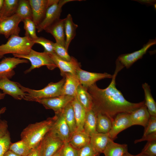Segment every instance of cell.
<instances>
[{"label":"cell","instance_id":"obj_1","mask_svg":"<svg viewBox=\"0 0 156 156\" xmlns=\"http://www.w3.org/2000/svg\"><path fill=\"white\" fill-rule=\"evenodd\" d=\"M116 69L109 85L105 88H99L96 83L88 88L92 101V109L96 114L105 115L112 121L118 114H130L144 105V101L133 103L127 101L116 86V78L124 67L116 62Z\"/></svg>","mask_w":156,"mask_h":156},{"label":"cell","instance_id":"obj_2","mask_svg":"<svg viewBox=\"0 0 156 156\" xmlns=\"http://www.w3.org/2000/svg\"><path fill=\"white\" fill-rule=\"evenodd\" d=\"M53 122V118L29 125L22 131L21 140L33 149L40 144L45 135L50 131Z\"/></svg>","mask_w":156,"mask_h":156},{"label":"cell","instance_id":"obj_3","mask_svg":"<svg viewBox=\"0 0 156 156\" xmlns=\"http://www.w3.org/2000/svg\"><path fill=\"white\" fill-rule=\"evenodd\" d=\"M34 44L32 40L26 36H11L5 44L0 45V59L8 53L27 55Z\"/></svg>","mask_w":156,"mask_h":156},{"label":"cell","instance_id":"obj_4","mask_svg":"<svg viewBox=\"0 0 156 156\" xmlns=\"http://www.w3.org/2000/svg\"><path fill=\"white\" fill-rule=\"evenodd\" d=\"M65 81L64 77L56 83L51 82L43 88L35 90L26 88L17 82L18 87L26 95L24 99L33 101L37 99L51 98L61 95L62 89Z\"/></svg>","mask_w":156,"mask_h":156},{"label":"cell","instance_id":"obj_5","mask_svg":"<svg viewBox=\"0 0 156 156\" xmlns=\"http://www.w3.org/2000/svg\"><path fill=\"white\" fill-rule=\"evenodd\" d=\"M12 54L15 57L25 59L30 62L31 66L29 69L25 71V73H27L35 68L44 66L50 70H53L57 67L49 54L44 52H38L31 49L27 55Z\"/></svg>","mask_w":156,"mask_h":156},{"label":"cell","instance_id":"obj_6","mask_svg":"<svg viewBox=\"0 0 156 156\" xmlns=\"http://www.w3.org/2000/svg\"><path fill=\"white\" fill-rule=\"evenodd\" d=\"M75 1L56 0L54 3L48 8L43 20L36 26L38 32H40L44 30L46 28L60 19L63 6L67 3Z\"/></svg>","mask_w":156,"mask_h":156},{"label":"cell","instance_id":"obj_7","mask_svg":"<svg viewBox=\"0 0 156 156\" xmlns=\"http://www.w3.org/2000/svg\"><path fill=\"white\" fill-rule=\"evenodd\" d=\"M55 114L53 117V122L49 131L64 142H68L70 133L63 110Z\"/></svg>","mask_w":156,"mask_h":156},{"label":"cell","instance_id":"obj_8","mask_svg":"<svg viewBox=\"0 0 156 156\" xmlns=\"http://www.w3.org/2000/svg\"><path fill=\"white\" fill-rule=\"evenodd\" d=\"M64 143L49 131L39 144L41 156H53L62 148Z\"/></svg>","mask_w":156,"mask_h":156},{"label":"cell","instance_id":"obj_9","mask_svg":"<svg viewBox=\"0 0 156 156\" xmlns=\"http://www.w3.org/2000/svg\"><path fill=\"white\" fill-rule=\"evenodd\" d=\"M156 44V39H149L147 43L144 44L142 48L133 52L120 55L116 59V62L124 67L130 68L138 60L141 59L152 46Z\"/></svg>","mask_w":156,"mask_h":156},{"label":"cell","instance_id":"obj_10","mask_svg":"<svg viewBox=\"0 0 156 156\" xmlns=\"http://www.w3.org/2000/svg\"><path fill=\"white\" fill-rule=\"evenodd\" d=\"M74 97L68 95H60L51 98L37 99L34 101L42 104L46 109H52L55 113L62 111Z\"/></svg>","mask_w":156,"mask_h":156},{"label":"cell","instance_id":"obj_11","mask_svg":"<svg viewBox=\"0 0 156 156\" xmlns=\"http://www.w3.org/2000/svg\"><path fill=\"white\" fill-rule=\"evenodd\" d=\"M22 20L16 14L0 20V34L6 38L13 35H19L20 29L18 26Z\"/></svg>","mask_w":156,"mask_h":156},{"label":"cell","instance_id":"obj_12","mask_svg":"<svg viewBox=\"0 0 156 156\" xmlns=\"http://www.w3.org/2000/svg\"><path fill=\"white\" fill-rule=\"evenodd\" d=\"M56 0H29L31 9L32 21L36 26L42 21L48 8Z\"/></svg>","mask_w":156,"mask_h":156},{"label":"cell","instance_id":"obj_13","mask_svg":"<svg viewBox=\"0 0 156 156\" xmlns=\"http://www.w3.org/2000/svg\"><path fill=\"white\" fill-rule=\"evenodd\" d=\"M76 75L80 83L88 88L99 80L105 78H112L113 75L107 73H103L89 72L79 68L76 70Z\"/></svg>","mask_w":156,"mask_h":156},{"label":"cell","instance_id":"obj_14","mask_svg":"<svg viewBox=\"0 0 156 156\" xmlns=\"http://www.w3.org/2000/svg\"><path fill=\"white\" fill-rule=\"evenodd\" d=\"M27 60L14 57H5L0 62V80L11 78L15 74L14 69L21 64L27 63Z\"/></svg>","mask_w":156,"mask_h":156},{"label":"cell","instance_id":"obj_15","mask_svg":"<svg viewBox=\"0 0 156 156\" xmlns=\"http://www.w3.org/2000/svg\"><path fill=\"white\" fill-rule=\"evenodd\" d=\"M132 126L130 114L120 113L114 118L111 129L108 133L111 139L114 141L120 132Z\"/></svg>","mask_w":156,"mask_h":156},{"label":"cell","instance_id":"obj_16","mask_svg":"<svg viewBox=\"0 0 156 156\" xmlns=\"http://www.w3.org/2000/svg\"><path fill=\"white\" fill-rule=\"evenodd\" d=\"M49 55L57 67L60 69L62 76L65 73L76 74V70L80 68V63L73 57L70 61H67L60 59L55 53Z\"/></svg>","mask_w":156,"mask_h":156},{"label":"cell","instance_id":"obj_17","mask_svg":"<svg viewBox=\"0 0 156 156\" xmlns=\"http://www.w3.org/2000/svg\"><path fill=\"white\" fill-rule=\"evenodd\" d=\"M0 89L5 94H8L17 100L23 99L26 95L18 87L17 82L6 78L0 80Z\"/></svg>","mask_w":156,"mask_h":156},{"label":"cell","instance_id":"obj_18","mask_svg":"<svg viewBox=\"0 0 156 156\" xmlns=\"http://www.w3.org/2000/svg\"><path fill=\"white\" fill-rule=\"evenodd\" d=\"M65 79L63 86L61 95H68L75 97L77 88L80 84L76 74L65 73L62 75Z\"/></svg>","mask_w":156,"mask_h":156},{"label":"cell","instance_id":"obj_19","mask_svg":"<svg viewBox=\"0 0 156 156\" xmlns=\"http://www.w3.org/2000/svg\"><path fill=\"white\" fill-rule=\"evenodd\" d=\"M64 22L65 18H60L46 28L44 30L53 36L56 43L65 47Z\"/></svg>","mask_w":156,"mask_h":156},{"label":"cell","instance_id":"obj_20","mask_svg":"<svg viewBox=\"0 0 156 156\" xmlns=\"http://www.w3.org/2000/svg\"><path fill=\"white\" fill-rule=\"evenodd\" d=\"M112 140L108 133H97L90 136V144L99 154L103 153L107 145Z\"/></svg>","mask_w":156,"mask_h":156},{"label":"cell","instance_id":"obj_21","mask_svg":"<svg viewBox=\"0 0 156 156\" xmlns=\"http://www.w3.org/2000/svg\"><path fill=\"white\" fill-rule=\"evenodd\" d=\"M132 126L140 125L145 128L147 125L150 115L144 105L130 114Z\"/></svg>","mask_w":156,"mask_h":156},{"label":"cell","instance_id":"obj_22","mask_svg":"<svg viewBox=\"0 0 156 156\" xmlns=\"http://www.w3.org/2000/svg\"><path fill=\"white\" fill-rule=\"evenodd\" d=\"M90 136L83 131H76L71 134L68 142L75 148L79 150L90 143Z\"/></svg>","mask_w":156,"mask_h":156},{"label":"cell","instance_id":"obj_23","mask_svg":"<svg viewBox=\"0 0 156 156\" xmlns=\"http://www.w3.org/2000/svg\"><path fill=\"white\" fill-rule=\"evenodd\" d=\"M76 120V131H83L86 111L79 102L76 96L71 101Z\"/></svg>","mask_w":156,"mask_h":156},{"label":"cell","instance_id":"obj_24","mask_svg":"<svg viewBox=\"0 0 156 156\" xmlns=\"http://www.w3.org/2000/svg\"><path fill=\"white\" fill-rule=\"evenodd\" d=\"M78 25L73 21L71 15L69 14L65 18L64 32L65 37V47L68 50L70 44L76 34Z\"/></svg>","mask_w":156,"mask_h":156},{"label":"cell","instance_id":"obj_25","mask_svg":"<svg viewBox=\"0 0 156 156\" xmlns=\"http://www.w3.org/2000/svg\"><path fill=\"white\" fill-rule=\"evenodd\" d=\"M127 151V144H118L111 140L103 153L105 156H123Z\"/></svg>","mask_w":156,"mask_h":156},{"label":"cell","instance_id":"obj_26","mask_svg":"<svg viewBox=\"0 0 156 156\" xmlns=\"http://www.w3.org/2000/svg\"><path fill=\"white\" fill-rule=\"evenodd\" d=\"M76 96L79 102L86 112L92 109V101L91 95L87 88L81 84L77 88Z\"/></svg>","mask_w":156,"mask_h":156},{"label":"cell","instance_id":"obj_27","mask_svg":"<svg viewBox=\"0 0 156 156\" xmlns=\"http://www.w3.org/2000/svg\"><path fill=\"white\" fill-rule=\"evenodd\" d=\"M83 130L90 136L98 133L96 131V115L92 109L86 112Z\"/></svg>","mask_w":156,"mask_h":156},{"label":"cell","instance_id":"obj_28","mask_svg":"<svg viewBox=\"0 0 156 156\" xmlns=\"http://www.w3.org/2000/svg\"><path fill=\"white\" fill-rule=\"evenodd\" d=\"M142 86L144 93V105L150 116H156V103L151 94L150 86L146 83Z\"/></svg>","mask_w":156,"mask_h":156},{"label":"cell","instance_id":"obj_29","mask_svg":"<svg viewBox=\"0 0 156 156\" xmlns=\"http://www.w3.org/2000/svg\"><path fill=\"white\" fill-rule=\"evenodd\" d=\"M18 2V0H4L0 11V20L15 14Z\"/></svg>","mask_w":156,"mask_h":156},{"label":"cell","instance_id":"obj_30","mask_svg":"<svg viewBox=\"0 0 156 156\" xmlns=\"http://www.w3.org/2000/svg\"><path fill=\"white\" fill-rule=\"evenodd\" d=\"M63 111L71 135L77 130L76 120L71 102L66 106Z\"/></svg>","mask_w":156,"mask_h":156},{"label":"cell","instance_id":"obj_31","mask_svg":"<svg viewBox=\"0 0 156 156\" xmlns=\"http://www.w3.org/2000/svg\"><path fill=\"white\" fill-rule=\"evenodd\" d=\"M96 115V131L99 133H108L110 130L112 121L107 116L100 113Z\"/></svg>","mask_w":156,"mask_h":156},{"label":"cell","instance_id":"obj_32","mask_svg":"<svg viewBox=\"0 0 156 156\" xmlns=\"http://www.w3.org/2000/svg\"><path fill=\"white\" fill-rule=\"evenodd\" d=\"M16 14L20 17L22 21L27 18L32 20V10L29 0H18Z\"/></svg>","mask_w":156,"mask_h":156},{"label":"cell","instance_id":"obj_33","mask_svg":"<svg viewBox=\"0 0 156 156\" xmlns=\"http://www.w3.org/2000/svg\"><path fill=\"white\" fill-rule=\"evenodd\" d=\"M10 150L20 156H26L33 149H31L23 141L11 143L9 148Z\"/></svg>","mask_w":156,"mask_h":156},{"label":"cell","instance_id":"obj_34","mask_svg":"<svg viewBox=\"0 0 156 156\" xmlns=\"http://www.w3.org/2000/svg\"><path fill=\"white\" fill-rule=\"evenodd\" d=\"M22 21L24 23V28L25 30V36L33 41L37 38L38 37L36 32V26L32 20L27 18Z\"/></svg>","mask_w":156,"mask_h":156},{"label":"cell","instance_id":"obj_35","mask_svg":"<svg viewBox=\"0 0 156 156\" xmlns=\"http://www.w3.org/2000/svg\"><path fill=\"white\" fill-rule=\"evenodd\" d=\"M34 43L41 45L44 49V52L49 54L54 53V43L53 42L43 37H38L33 40Z\"/></svg>","mask_w":156,"mask_h":156},{"label":"cell","instance_id":"obj_36","mask_svg":"<svg viewBox=\"0 0 156 156\" xmlns=\"http://www.w3.org/2000/svg\"><path fill=\"white\" fill-rule=\"evenodd\" d=\"M54 53L60 59L67 61L71 60L72 57L69 55L68 50L64 46L55 42L54 43Z\"/></svg>","mask_w":156,"mask_h":156},{"label":"cell","instance_id":"obj_37","mask_svg":"<svg viewBox=\"0 0 156 156\" xmlns=\"http://www.w3.org/2000/svg\"><path fill=\"white\" fill-rule=\"evenodd\" d=\"M11 143L10 133L8 131L0 138V156H3L9 149Z\"/></svg>","mask_w":156,"mask_h":156},{"label":"cell","instance_id":"obj_38","mask_svg":"<svg viewBox=\"0 0 156 156\" xmlns=\"http://www.w3.org/2000/svg\"><path fill=\"white\" fill-rule=\"evenodd\" d=\"M140 153L149 156H156V140L148 141Z\"/></svg>","mask_w":156,"mask_h":156},{"label":"cell","instance_id":"obj_39","mask_svg":"<svg viewBox=\"0 0 156 156\" xmlns=\"http://www.w3.org/2000/svg\"><path fill=\"white\" fill-rule=\"evenodd\" d=\"M78 150L72 146L68 142H64L62 147V156H78Z\"/></svg>","mask_w":156,"mask_h":156},{"label":"cell","instance_id":"obj_40","mask_svg":"<svg viewBox=\"0 0 156 156\" xmlns=\"http://www.w3.org/2000/svg\"><path fill=\"white\" fill-rule=\"evenodd\" d=\"M154 133H156V116H151L147 125L144 128L142 137Z\"/></svg>","mask_w":156,"mask_h":156},{"label":"cell","instance_id":"obj_41","mask_svg":"<svg viewBox=\"0 0 156 156\" xmlns=\"http://www.w3.org/2000/svg\"><path fill=\"white\" fill-rule=\"evenodd\" d=\"M90 144L78 150V156H99Z\"/></svg>","mask_w":156,"mask_h":156},{"label":"cell","instance_id":"obj_42","mask_svg":"<svg viewBox=\"0 0 156 156\" xmlns=\"http://www.w3.org/2000/svg\"><path fill=\"white\" fill-rule=\"evenodd\" d=\"M7 122L5 120L0 119V138L8 131Z\"/></svg>","mask_w":156,"mask_h":156},{"label":"cell","instance_id":"obj_43","mask_svg":"<svg viewBox=\"0 0 156 156\" xmlns=\"http://www.w3.org/2000/svg\"><path fill=\"white\" fill-rule=\"evenodd\" d=\"M154 140H156V133H153L142 137L141 139L135 140L134 142L135 143H137L138 142L145 140L148 141Z\"/></svg>","mask_w":156,"mask_h":156},{"label":"cell","instance_id":"obj_44","mask_svg":"<svg viewBox=\"0 0 156 156\" xmlns=\"http://www.w3.org/2000/svg\"><path fill=\"white\" fill-rule=\"evenodd\" d=\"M138 1L141 4H144L147 6L154 5L156 3V0H134Z\"/></svg>","mask_w":156,"mask_h":156},{"label":"cell","instance_id":"obj_45","mask_svg":"<svg viewBox=\"0 0 156 156\" xmlns=\"http://www.w3.org/2000/svg\"><path fill=\"white\" fill-rule=\"evenodd\" d=\"M26 156H41L39 144Z\"/></svg>","mask_w":156,"mask_h":156},{"label":"cell","instance_id":"obj_46","mask_svg":"<svg viewBox=\"0 0 156 156\" xmlns=\"http://www.w3.org/2000/svg\"><path fill=\"white\" fill-rule=\"evenodd\" d=\"M3 156H20L11 151L8 150L5 154Z\"/></svg>","mask_w":156,"mask_h":156},{"label":"cell","instance_id":"obj_47","mask_svg":"<svg viewBox=\"0 0 156 156\" xmlns=\"http://www.w3.org/2000/svg\"><path fill=\"white\" fill-rule=\"evenodd\" d=\"M6 110V107H3L0 109V117L1 114H3L5 112Z\"/></svg>","mask_w":156,"mask_h":156},{"label":"cell","instance_id":"obj_48","mask_svg":"<svg viewBox=\"0 0 156 156\" xmlns=\"http://www.w3.org/2000/svg\"><path fill=\"white\" fill-rule=\"evenodd\" d=\"M53 156H62V148Z\"/></svg>","mask_w":156,"mask_h":156},{"label":"cell","instance_id":"obj_49","mask_svg":"<svg viewBox=\"0 0 156 156\" xmlns=\"http://www.w3.org/2000/svg\"><path fill=\"white\" fill-rule=\"evenodd\" d=\"M123 156H138L137 155H133L132 154H131L130 153H129L128 152H126L123 155Z\"/></svg>","mask_w":156,"mask_h":156},{"label":"cell","instance_id":"obj_50","mask_svg":"<svg viewBox=\"0 0 156 156\" xmlns=\"http://www.w3.org/2000/svg\"><path fill=\"white\" fill-rule=\"evenodd\" d=\"M5 95L6 94L3 93H0V100L3 99L4 98Z\"/></svg>","mask_w":156,"mask_h":156},{"label":"cell","instance_id":"obj_51","mask_svg":"<svg viewBox=\"0 0 156 156\" xmlns=\"http://www.w3.org/2000/svg\"><path fill=\"white\" fill-rule=\"evenodd\" d=\"M4 0H0V11L1 10L2 7L3 2Z\"/></svg>","mask_w":156,"mask_h":156},{"label":"cell","instance_id":"obj_52","mask_svg":"<svg viewBox=\"0 0 156 156\" xmlns=\"http://www.w3.org/2000/svg\"><path fill=\"white\" fill-rule=\"evenodd\" d=\"M137 155L138 156H149L141 154L140 153H139V154Z\"/></svg>","mask_w":156,"mask_h":156},{"label":"cell","instance_id":"obj_53","mask_svg":"<svg viewBox=\"0 0 156 156\" xmlns=\"http://www.w3.org/2000/svg\"><path fill=\"white\" fill-rule=\"evenodd\" d=\"M153 5L154 6V8H155V9H156V3L154 4Z\"/></svg>","mask_w":156,"mask_h":156},{"label":"cell","instance_id":"obj_54","mask_svg":"<svg viewBox=\"0 0 156 156\" xmlns=\"http://www.w3.org/2000/svg\"></svg>","mask_w":156,"mask_h":156}]
</instances>
